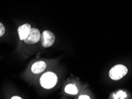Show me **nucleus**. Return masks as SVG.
I'll return each mask as SVG.
<instances>
[{"label": "nucleus", "mask_w": 132, "mask_h": 99, "mask_svg": "<svg viewBox=\"0 0 132 99\" xmlns=\"http://www.w3.org/2000/svg\"><path fill=\"white\" fill-rule=\"evenodd\" d=\"M65 92L70 94H76L78 93V90L75 85L69 84L65 87Z\"/></svg>", "instance_id": "0eeeda50"}, {"label": "nucleus", "mask_w": 132, "mask_h": 99, "mask_svg": "<svg viewBox=\"0 0 132 99\" xmlns=\"http://www.w3.org/2000/svg\"><path fill=\"white\" fill-rule=\"evenodd\" d=\"M55 36L51 31L45 30L41 35V42L45 48H48L53 45L55 42Z\"/></svg>", "instance_id": "7ed1b4c3"}, {"label": "nucleus", "mask_w": 132, "mask_h": 99, "mask_svg": "<svg viewBox=\"0 0 132 99\" xmlns=\"http://www.w3.org/2000/svg\"><path fill=\"white\" fill-rule=\"evenodd\" d=\"M41 38L40 32L36 28H31L30 30L24 41L28 44H34L38 42Z\"/></svg>", "instance_id": "20e7f679"}, {"label": "nucleus", "mask_w": 132, "mask_h": 99, "mask_svg": "<svg viewBox=\"0 0 132 99\" xmlns=\"http://www.w3.org/2000/svg\"><path fill=\"white\" fill-rule=\"evenodd\" d=\"M30 25L29 24H28V23H26V24H24L19 27L18 33L20 40H23L26 38V36H28V34L30 32Z\"/></svg>", "instance_id": "39448f33"}, {"label": "nucleus", "mask_w": 132, "mask_h": 99, "mask_svg": "<svg viewBox=\"0 0 132 99\" xmlns=\"http://www.w3.org/2000/svg\"><path fill=\"white\" fill-rule=\"evenodd\" d=\"M127 72L128 69L125 65L119 64L114 66L110 69L109 75L112 79L117 81L125 77L127 74Z\"/></svg>", "instance_id": "f03ea898"}, {"label": "nucleus", "mask_w": 132, "mask_h": 99, "mask_svg": "<svg viewBox=\"0 0 132 99\" xmlns=\"http://www.w3.org/2000/svg\"><path fill=\"white\" fill-rule=\"evenodd\" d=\"M11 99H22V98L19 96H13L11 97Z\"/></svg>", "instance_id": "9b49d317"}, {"label": "nucleus", "mask_w": 132, "mask_h": 99, "mask_svg": "<svg viewBox=\"0 0 132 99\" xmlns=\"http://www.w3.org/2000/svg\"><path fill=\"white\" fill-rule=\"evenodd\" d=\"M126 97H127V94H126L125 92H123V91H119L116 94H113V98L115 99H123Z\"/></svg>", "instance_id": "6e6552de"}, {"label": "nucleus", "mask_w": 132, "mask_h": 99, "mask_svg": "<svg viewBox=\"0 0 132 99\" xmlns=\"http://www.w3.org/2000/svg\"><path fill=\"white\" fill-rule=\"evenodd\" d=\"M46 65L44 61H38L34 64L31 67V70L34 74H39L44 71L46 68Z\"/></svg>", "instance_id": "423d86ee"}, {"label": "nucleus", "mask_w": 132, "mask_h": 99, "mask_svg": "<svg viewBox=\"0 0 132 99\" xmlns=\"http://www.w3.org/2000/svg\"><path fill=\"white\" fill-rule=\"evenodd\" d=\"M79 99H82V98H83V99H85V98H86V99H90V97L88 96H86V95H82V96H79Z\"/></svg>", "instance_id": "9d476101"}, {"label": "nucleus", "mask_w": 132, "mask_h": 99, "mask_svg": "<svg viewBox=\"0 0 132 99\" xmlns=\"http://www.w3.org/2000/svg\"><path fill=\"white\" fill-rule=\"evenodd\" d=\"M57 77L52 72H47L44 74L40 78V84L42 87L46 89L53 88L57 84Z\"/></svg>", "instance_id": "f257e3e1"}, {"label": "nucleus", "mask_w": 132, "mask_h": 99, "mask_svg": "<svg viewBox=\"0 0 132 99\" xmlns=\"http://www.w3.org/2000/svg\"><path fill=\"white\" fill-rule=\"evenodd\" d=\"M5 33V28L4 25L0 22V37L3 36Z\"/></svg>", "instance_id": "1a4fd4ad"}]
</instances>
